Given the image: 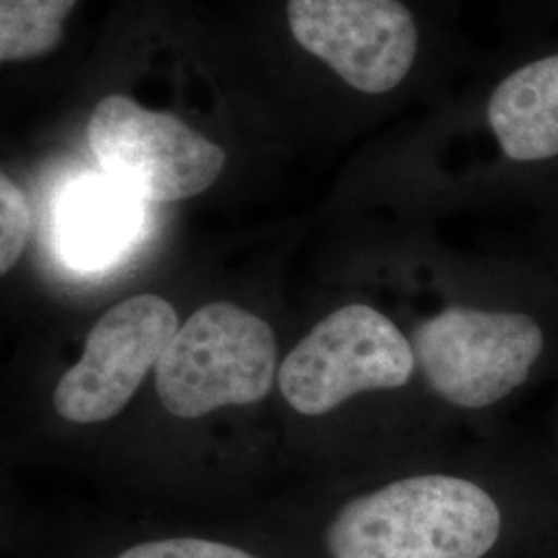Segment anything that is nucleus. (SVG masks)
Wrapping results in <instances>:
<instances>
[{
	"label": "nucleus",
	"mask_w": 558,
	"mask_h": 558,
	"mask_svg": "<svg viewBox=\"0 0 558 558\" xmlns=\"http://www.w3.org/2000/svg\"><path fill=\"white\" fill-rule=\"evenodd\" d=\"M89 147L124 193L151 203L197 197L220 179L226 154L182 120L112 94L87 124Z\"/></svg>",
	"instance_id": "4"
},
{
	"label": "nucleus",
	"mask_w": 558,
	"mask_h": 558,
	"mask_svg": "<svg viewBox=\"0 0 558 558\" xmlns=\"http://www.w3.org/2000/svg\"><path fill=\"white\" fill-rule=\"evenodd\" d=\"M29 207L20 186L0 177V274L7 276L20 260L29 234Z\"/></svg>",
	"instance_id": "12"
},
{
	"label": "nucleus",
	"mask_w": 558,
	"mask_h": 558,
	"mask_svg": "<svg viewBox=\"0 0 558 558\" xmlns=\"http://www.w3.org/2000/svg\"><path fill=\"white\" fill-rule=\"evenodd\" d=\"M500 532V507L482 486L433 474L345 500L319 546L325 558H486Z\"/></svg>",
	"instance_id": "1"
},
{
	"label": "nucleus",
	"mask_w": 558,
	"mask_h": 558,
	"mask_svg": "<svg viewBox=\"0 0 558 558\" xmlns=\"http://www.w3.org/2000/svg\"><path fill=\"white\" fill-rule=\"evenodd\" d=\"M416 364L449 403L480 410L523 385L544 348L538 323L521 313L453 306L424 320L412 339Z\"/></svg>",
	"instance_id": "5"
},
{
	"label": "nucleus",
	"mask_w": 558,
	"mask_h": 558,
	"mask_svg": "<svg viewBox=\"0 0 558 558\" xmlns=\"http://www.w3.org/2000/svg\"><path fill=\"white\" fill-rule=\"evenodd\" d=\"M486 120L505 158H558V52L525 62L500 81Z\"/></svg>",
	"instance_id": "8"
},
{
	"label": "nucleus",
	"mask_w": 558,
	"mask_h": 558,
	"mask_svg": "<svg viewBox=\"0 0 558 558\" xmlns=\"http://www.w3.org/2000/svg\"><path fill=\"white\" fill-rule=\"evenodd\" d=\"M416 368L412 343L368 304H348L317 323L279 366L283 399L323 416L364 391L399 389Z\"/></svg>",
	"instance_id": "3"
},
{
	"label": "nucleus",
	"mask_w": 558,
	"mask_h": 558,
	"mask_svg": "<svg viewBox=\"0 0 558 558\" xmlns=\"http://www.w3.org/2000/svg\"><path fill=\"white\" fill-rule=\"evenodd\" d=\"M168 300L141 294L112 306L87 333L83 356L54 389V410L75 424L119 416L179 333Z\"/></svg>",
	"instance_id": "6"
},
{
	"label": "nucleus",
	"mask_w": 558,
	"mask_h": 558,
	"mask_svg": "<svg viewBox=\"0 0 558 558\" xmlns=\"http://www.w3.org/2000/svg\"><path fill=\"white\" fill-rule=\"evenodd\" d=\"M278 375V343L267 320L232 302H211L179 329L156 366L161 405L201 418L267 398Z\"/></svg>",
	"instance_id": "2"
},
{
	"label": "nucleus",
	"mask_w": 558,
	"mask_h": 558,
	"mask_svg": "<svg viewBox=\"0 0 558 558\" xmlns=\"http://www.w3.org/2000/svg\"><path fill=\"white\" fill-rule=\"evenodd\" d=\"M77 0H0V60L38 59L59 46Z\"/></svg>",
	"instance_id": "10"
},
{
	"label": "nucleus",
	"mask_w": 558,
	"mask_h": 558,
	"mask_svg": "<svg viewBox=\"0 0 558 558\" xmlns=\"http://www.w3.org/2000/svg\"><path fill=\"white\" fill-rule=\"evenodd\" d=\"M294 40L362 94L379 96L410 75L418 25L399 0H288Z\"/></svg>",
	"instance_id": "7"
},
{
	"label": "nucleus",
	"mask_w": 558,
	"mask_h": 558,
	"mask_svg": "<svg viewBox=\"0 0 558 558\" xmlns=\"http://www.w3.org/2000/svg\"><path fill=\"white\" fill-rule=\"evenodd\" d=\"M140 226L135 197L112 180L73 186L60 209V244L71 263L98 267L117 257Z\"/></svg>",
	"instance_id": "9"
},
{
	"label": "nucleus",
	"mask_w": 558,
	"mask_h": 558,
	"mask_svg": "<svg viewBox=\"0 0 558 558\" xmlns=\"http://www.w3.org/2000/svg\"><path fill=\"white\" fill-rule=\"evenodd\" d=\"M114 558H260L257 553L223 539L166 536L124 546Z\"/></svg>",
	"instance_id": "11"
}]
</instances>
